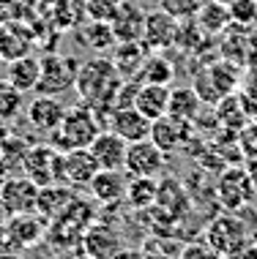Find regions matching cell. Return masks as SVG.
I'll list each match as a JSON object with an SVG mask.
<instances>
[{
  "label": "cell",
  "instance_id": "1",
  "mask_svg": "<svg viewBox=\"0 0 257 259\" xmlns=\"http://www.w3.org/2000/svg\"><path fill=\"white\" fill-rule=\"evenodd\" d=\"M121 82H123V76L118 74L115 63L99 55V58L80 63L74 90H77L82 104L96 109L99 117H109V112L115 109V93L121 88Z\"/></svg>",
  "mask_w": 257,
  "mask_h": 259
},
{
  "label": "cell",
  "instance_id": "2",
  "mask_svg": "<svg viewBox=\"0 0 257 259\" xmlns=\"http://www.w3.org/2000/svg\"><path fill=\"white\" fill-rule=\"evenodd\" d=\"M101 131V117L96 115L93 107L88 104H77V107L66 109L63 123L52 131V142L55 150H74V148H88L96 139V134Z\"/></svg>",
  "mask_w": 257,
  "mask_h": 259
},
{
  "label": "cell",
  "instance_id": "3",
  "mask_svg": "<svg viewBox=\"0 0 257 259\" xmlns=\"http://www.w3.org/2000/svg\"><path fill=\"white\" fill-rule=\"evenodd\" d=\"M238 74L241 71H238L235 63L222 58L216 63H211L205 71H200L197 76H194V85L192 88L197 90V96H200V101H203V104H213V107H216L219 99L235 93V88H238V82H241Z\"/></svg>",
  "mask_w": 257,
  "mask_h": 259
},
{
  "label": "cell",
  "instance_id": "4",
  "mask_svg": "<svg viewBox=\"0 0 257 259\" xmlns=\"http://www.w3.org/2000/svg\"><path fill=\"white\" fill-rule=\"evenodd\" d=\"M77 68H80V63L74 58H66V55H58V52H47L41 58V76H39L36 93H41V96L66 93L68 88H74Z\"/></svg>",
  "mask_w": 257,
  "mask_h": 259
},
{
  "label": "cell",
  "instance_id": "5",
  "mask_svg": "<svg viewBox=\"0 0 257 259\" xmlns=\"http://www.w3.org/2000/svg\"><path fill=\"white\" fill-rule=\"evenodd\" d=\"M99 172V164L90 156L88 148H74V150H58V164H55V183H63L71 188L88 186L90 178Z\"/></svg>",
  "mask_w": 257,
  "mask_h": 259
},
{
  "label": "cell",
  "instance_id": "6",
  "mask_svg": "<svg viewBox=\"0 0 257 259\" xmlns=\"http://www.w3.org/2000/svg\"><path fill=\"white\" fill-rule=\"evenodd\" d=\"M164 164H167V153H162L151 139H140V142H129L123 172L129 178H156Z\"/></svg>",
  "mask_w": 257,
  "mask_h": 259
},
{
  "label": "cell",
  "instance_id": "7",
  "mask_svg": "<svg viewBox=\"0 0 257 259\" xmlns=\"http://www.w3.org/2000/svg\"><path fill=\"white\" fill-rule=\"evenodd\" d=\"M44 229H47V221L44 215H36L33 213H17V215H9L6 219V248L11 251H25L30 246L44 237Z\"/></svg>",
  "mask_w": 257,
  "mask_h": 259
},
{
  "label": "cell",
  "instance_id": "8",
  "mask_svg": "<svg viewBox=\"0 0 257 259\" xmlns=\"http://www.w3.org/2000/svg\"><path fill=\"white\" fill-rule=\"evenodd\" d=\"M178 25L180 19H175L172 14L164 9L148 11L145 14V30H142V44L151 52H164L170 47H175V36H178Z\"/></svg>",
  "mask_w": 257,
  "mask_h": 259
},
{
  "label": "cell",
  "instance_id": "9",
  "mask_svg": "<svg viewBox=\"0 0 257 259\" xmlns=\"http://www.w3.org/2000/svg\"><path fill=\"white\" fill-rule=\"evenodd\" d=\"M39 188L41 186H36L30 178H25V175L3 180V186H0V202H3L6 213L9 215L33 213V210H36V202H39Z\"/></svg>",
  "mask_w": 257,
  "mask_h": 259
},
{
  "label": "cell",
  "instance_id": "10",
  "mask_svg": "<svg viewBox=\"0 0 257 259\" xmlns=\"http://www.w3.org/2000/svg\"><path fill=\"white\" fill-rule=\"evenodd\" d=\"M192 125L194 123H186V120H178V117L162 115V117H156V120H151L148 139L162 153H167V156H170V153H175L178 148H183V145L192 139Z\"/></svg>",
  "mask_w": 257,
  "mask_h": 259
},
{
  "label": "cell",
  "instance_id": "11",
  "mask_svg": "<svg viewBox=\"0 0 257 259\" xmlns=\"http://www.w3.org/2000/svg\"><path fill=\"white\" fill-rule=\"evenodd\" d=\"M208 246L216 254H241V248L246 246V232L244 224L233 215H219L216 221H211L208 227Z\"/></svg>",
  "mask_w": 257,
  "mask_h": 259
},
{
  "label": "cell",
  "instance_id": "12",
  "mask_svg": "<svg viewBox=\"0 0 257 259\" xmlns=\"http://www.w3.org/2000/svg\"><path fill=\"white\" fill-rule=\"evenodd\" d=\"M252 175L249 169H241V166H230L227 172H222L219 178V186H216V194H219V202L222 207L227 210H238L244 207L249 199H252Z\"/></svg>",
  "mask_w": 257,
  "mask_h": 259
},
{
  "label": "cell",
  "instance_id": "13",
  "mask_svg": "<svg viewBox=\"0 0 257 259\" xmlns=\"http://www.w3.org/2000/svg\"><path fill=\"white\" fill-rule=\"evenodd\" d=\"M107 128L121 137L123 142H140L151 134V120L137 107H118L109 112Z\"/></svg>",
  "mask_w": 257,
  "mask_h": 259
},
{
  "label": "cell",
  "instance_id": "14",
  "mask_svg": "<svg viewBox=\"0 0 257 259\" xmlns=\"http://www.w3.org/2000/svg\"><path fill=\"white\" fill-rule=\"evenodd\" d=\"M80 246L88 259H107L123 246V237L118 235V229L107 227V224H88L80 237Z\"/></svg>",
  "mask_w": 257,
  "mask_h": 259
},
{
  "label": "cell",
  "instance_id": "15",
  "mask_svg": "<svg viewBox=\"0 0 257 259\" xmlns=\"http://www.w3.org/2000/svg\"><path fill=\"white\" fill-rule=\"evenodd\" d=\"M66 104L58 99V96H41L36 93V99L27 104V123L33 125L36 131H44L47 137L63 123V115H66Z\"/></svg>",
  "mask_w": 257,
  "mask_h": 259
},
{
  "label": "cell",
  "instance_id": "16",
  "mask_svg": "<svg viewBox=\"0 0 257 259\" xmlns=\"http://www.w3.org/2000/svg\"><path fill=\"white\" fill-rule=\"evenodd\" d=\"M126 148H129V142H123V139L118 134H113L109 128H101L93 142L88 145V150H90V156L96 158L99 169H123Z\"/></svg>",
  "mask_w": 257,
  "mask_h": 259
},
{
  "label": "cell",
  "instance_id": "17",
  "mask_svg": "<svg viewBox=\"0 0 257 259\" xmlns=\"http://www.w3.org/2000/svg\"><path fill=\"white\" fill-rule=\"evenodd\" d=\"M126 183H129V175L123 169H99L90 178L88 191L101 205H115V202H121L126 197Z\"/></svg>",
  "mask_w": 257,
  "mask_h": 259
},
{
  "label": "cell",
  "instance_id": "18",
  "mask_svg": "<svg viewBox=\"0 0 257 259\" xmlns=\"http://www.w3.org/2000/svg\"><path fill=\"white\" fill-rule=\"evenodd\" d=\"M55 164H58V150L39 145L30 153H25L22 175L30 178L36 186H50V183H55Z\"/></svg>",
  "mask_w": 257,
  "mask_h": 259
},
{
  "label": "cell",
  "instance_id": "19",
  "mask_svg": "<svg viewBox=\"0 0 257 259\" xmlns=\"http://www.w3.org/2000/svg\"><path fill=\"white\" fill-rule=\"evenodd\" d=\"M3 76L19 90V93H36L39 76H41V58H33V55L14 58V60H9Z\"/></svg>",
  "mask_w": 257,
  "mask_h": 259
},
{
  "label": "cell",
  "instance_id": "20",
  "mask_svg": "<svg viewBox=\"0 0 257 259\" xmlns=\"http://www.w3.org/2000/svg\"><path fill=\"white\" fill-rule=\"evenodd\" d=\"M113 33L115 41H142V30H145V11L131 0H123L118 17L113 19Z\"/></svg>",
  "mask_w": 257,
  "mask_h": 259
},
{
  "label": "cell",
  "instance_id": "21",
  "mask_svg": "<svg viewBox=\"0 0 257 259\" xmlns=\"http://www.w3.org/2000/svg\"><path fill=\"white\" fill-rule=\"evenodd\" d=\"M148 47L142 44V41H118V44L113 47V60L118 74L123 76V79H134L137 71H140V66L145 63V58H148Z\"/></svg>",
  "mask_w": 257,
  "mask_h": 259
},
{
  "label": "cell",
  "instance_id": "22",
  "mask_svg": "<svg viewBox=\"0 0 257 259\" xmlns=\"http://www.w3.org/2000/svg\"><path fill=\"white\" fill-rule=\"evenodd\" d=\"M167 104H170V85H154V82H145L137 88L134 96V107L142 112L148 120L167 115Z\"/></svg>",
  "mask_w": 257,
  "mask_h": 259
},
{
  "label": "cell",
  "instance_id": "23",
  "mask_svg": "<svg viewBox=\"0 0 257 259\" xmlns=\"http://www.w3.org/2000/svg\"><path fill=\"white\" fill-rule=\"evenodd\" d=\"M74 202V191L71 186L63 183H50V186H41L39 188V202L36 210L44 219H60L66 213V207Z\"/></svg>",
  "mask_w": 257,
  "mask_h": 259
},
{
  "label": "cell",
  "instance_id": "24",
  "mask_svg": "<svg viewBox=\"0 0 257 259\" xmlns=\"http://www.w3.org/2000/svg\"><path fill=\"white\" fill-rule=\"evenodd\" d=\"M30 47H33V33H27V27H22L19 22L0 25V58L3 60L30 55Z\"/></svg>",
  "mask_w": 257,
  "mask_h": 259
},
{
  "label": "cell",
  "instance_id": "25",
  "mask_svg": "<svg viewBox=\"0 0 257 259\" xmlns=\"http://www.w3.org/2000/svg\"><path fill=\"white\" fill-rule=\"evenodd\" d=\"M200 112H203V101H200L197 90H194L192 85L170 90V104H167V115L170 117L194 123L200 117Z\"/></svg>",
  "mask_w": 257,
  "mask_h": 259
},
{
  "label": "cell",
  "instance_id": "26",
  "mask_svg": "<svg viewBox=\"0 0 257 259\" xmlns=\"http://www.w3.org/2000/svg\"><path fill=\"white\" fill-rule=\"evenodd\" d=\"M77 36L93 55L113 52V47L118 44L115 33H113V25L109 22H96V19H88L82 27H77Z\"/></svg>",
  "mask_w": 257,
  "mask_h": 259
},
{
  "label": "cell",
  "instance_id": "27",
  "mask_svg": "<svg viewBox=\"0 0 257 259\" xmlns=\"http://www.w3.org/2000/svg\"><path fill=\"white\" fill-rule=\"evenodd\" d=\"M88 22L85 0H52V25L63 33H71Z\"/></svg>",
  "mask_w": 257,
  "mask_h": 259
},
{
  "label": "cell",
  "instance_id": "28",
  "mask_svg": "<svg viewBox=\"0 0 257 259\" xmlns=\"http://www.w3.org/2000/svg\"><path fill=\"white\" fill-rule=\"evenodd\" d=\"M172 76H175V66L170 63V58L164 52H148V58L140 66L134 79L145 85V82H154V85H170Z\"/></svg>",
  "mask_w": 257,
  "mask_h": 259
},
{
  "label": "cell",
  "instance_id": "29",
  "mask_svg": "<svg viewBox=\"0 0 257 259\" xmlns=\"http://www.w3.org/2000/svg\"><path fill=\"white\" fill-rule=\"evenodd\" d=\"M194 22L200 25V30H203L205 36H222V33L233 25V19H230L227 6L213 3V0H205L203 9L197 11V17H194Z\"/></svg>",
  "mask_w": 257,
  "mask_h": 259
},
{
  "label": "cell",
  "instance_id": "30",
  "mask_svg": "<svg viewBox=\"0 0 257 259\" xmlns=\"http://www.w3.org/2000/svg\"><path fill=\"white\" fill-rule=\"evenodd\" d=\"M159 180L156 178H129L126 183V199L134 210H151L156 205Z\"/></svg>",
  "mask_w": 257,
  "mask_h": 259
},
{
  "label": "cell",
  "instance_id": "31",
  "mask_svg": "<svg viewBox=\"0 0 257 259\" xmlns=\"http://www.w3.org/2000/svg\"><path fill=\"white\" fill-rule=\"evenodd\" d=\"M216 120H222V125H227V128H233V131H241L249 123L244 99H238L235 93L219 99L216 101Z\"/></svg>",
  "mask_w": 257,
  "mask_h": 259
},
{
  "label": "cell",
  "instance_id": "32",
  "mask_svg": "<svg viewBox=\"0 0 257 259\" xmlns=\"http://www.w3.org/2000/svg\"><path fill=\"white\" fill-rule=\"evenodd\" d=\"M222 36H225V41H222V58L235 63V66L249 60V55H252L249 52V33H235L230 25Z\"/></svg>",
  "mask_w": 257,
  "mask_h": 259
},
{
  "label": "cell",
  "instance_id": "33",
  "mask_svg": "<svg viewBox=\"0 0 257 259\" xmlns=\"http://www.w3.org/2000/svg\"><path fill=\"white\" fill-rule=\"evenodd\" d=\"M25 107V93H19L6 76H0V120H14Z\"/></svg>",
  "mask_w": 257,
  "mask_h": 259
},
{
  "label": "cell",
  "instance_id": "34",
  "mask_svg": "<svg viewBox=\"0 0 257 259\" xmlns=\"http://www.w3.org/2000/svg\"><path fill=\"white\" fill-rule=\"evenodd\" d=\"M230 11V19H233V27H246L252 30L257 25V0H233L227 6Z\"/></svg>",
  "mask_w": 257,
  "mask_h": 259
},
{
  "label": "cell",
  "instance_id": "35",
  "mask_svg": "<svg viewBox=\"0 0 257 259\" xmlns=\"http://www.w3.org/2000/svg\"><path fill=\"white\" fill-rule=\"evenodd\" d=\"M123 0H85V11L88 19H96V22H113L121 11Z\"/></svg>",
  "mask_w": 257,
  "mask_h": 259
},
{
  "label": "cell",
  "instance_id": "36",
  "mask_svg": "<svg viewBox=\"0 0 257 259\" xmlns=\"http://www.w3.org/2000/svg\"><path fill=\"white\" fill-rule=\"evenodd\" d=\"M205 0H159V9L172 14L175 19H194L197 11L203 9Z\"/></svg>",
  "mask_w": 257,
  "mask_h": 259
},
{
  "label": "cell",
  "instance_id": "37",
  "mask_svg": "<svg viewBox=\"0 0 257 259\" xmlns=\"http://www.w3.org/2000/svg\"><path fill=\"white\" fill-rule=\"evenodd\" d=\"M180 259H219V254L213 251L208 243H194V246H186Z\"/></svg>",
  "mask_w": 257,
  "mask_h": 259
},
{
  "label": "cell",
  "instance_id": "38",
  "mask_svg": "<svg viewBox=\"0 0 257 259\" xmlns=\"http://www.w3.org/2000/svg\"><path fill=\"white\" fill-rule=\"evenodd\" d=\"M107 259H142V251H140V248H129V246H121V248H118L113 256H107Z\"/></svg>",
  "mask_w": 257,
  "mask_h": 259
},
{
  "label": "cell",
  "instance_id": "39",
  "mask_svg": "<svg viewBox=\"0 0 257 259\" xmlns=\"http://www.w3.org/2000/svg\"><path fill=\"white\" fill-rule=\"evenodd\" d=\"M238 259H257V246H249V243H246V246L241 248V256Z\"/></svg>",
  "mask_w": 257,
  "mask_h": 259
},
{
  "label": "cell",
  "instance_id": "40",
  "mask_svg": "<svg viewBox=\"0 0 257 259\" xmlns=\"http://www.w3.org/2000/svg\"><path fill=\"white\" fill-rule=\"evenodd\" d=\"M142 259H175L172 254H162V251H148V254H142Z\"/></svg>",
  "mask_w": 257,
  "mask_h": 259
},
{
  "label": "cell",
  "instance_id": "41",
  "mask_svg": "<svg viewBox=\"0 0 257 259\" xmlns=\"http://www.w3.org/2000/svg\"><path fill=\"white\" fill-rule=\"evenodd\" d=\"M6 215H9V213H6V207H3V202H0V224H6Z\"/></svg>",
  "mask_w": 257,
  "mask_h": 259
},
{
  "label": "cell",
  "instance_id": "42",
  "mask_svg": "<svg viewBox=\"0 0 257 259\" xmlns=\"http://www.w3.org/2000/svg\"><path fill=\"white\" fill-rule=\"evenodd\" d=\"M0 259H22V256H17V254H9V251H6V254H0Z\"/></svg>",
  "mask_w": 257,
  "mask_h": 259
},
{
  "label": "cell",
  "instance_id": "43",
  "mask_svg": "<svg viewBox=\"0 0 257 259\" xmlns=\"http://www.w3.org/2000/svg\"><path fill=\"white\" fill-rule=\"evenodd\" d=\"M213 3H222V6H230L233 0H213Z\"/></svg>",
  "mask_w": 257,
  "mask_h": 259
},
{
  "label": "cell",
  "instance_id": "44",
  "mask_svg": "<svg viewBox=\"0 0 257 259\" xmlns=\"http://www.w3.org/2000/svg\"><path fill=\"white\" fill-rule=\"evenodd\" d=\"M3 63H6V60H3V58H0V76H3Z\"/></svg>",
  "mask_w": 257,
  "mask_h": 259
}]
</instances>
